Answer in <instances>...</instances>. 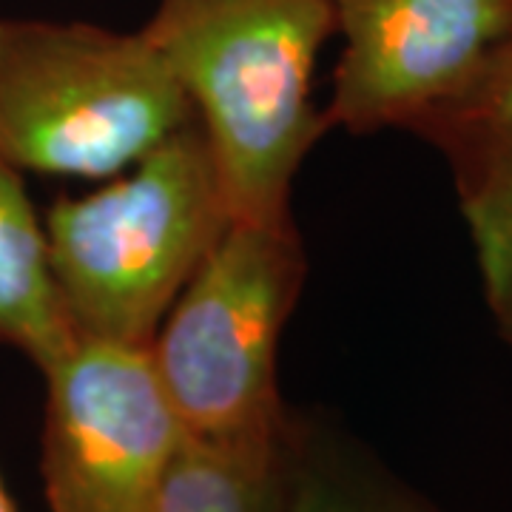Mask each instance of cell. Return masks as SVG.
Listing matches in <instances>:
<instances>
[{
    "mask_svg": "<svg viewBox=\"0 0 512 512\" xmlns=\"http://www.w3.org/2000/svg\"><path fill=\"white\" fill-rule=\"evenodd\" d=\"M140 32L214 148L234 220L291 217L293 180L330 128L313 72L333 0H157Z\"/></svg>",
    "mask_w": 512,
    "mask_h": 512,
    "instance_id": "cell-1",
    "label": "cell"
},
{
    "mask_svg": "<svg viewBox=\"0 0 512 512\" xmlns=\"http://www.w3.org/2000/svg\"><path fill=\"white\" fill-rule=\"evenodd\" d=\"M231 220L220 163L197 117L111 183L57 197L43 231L74 336L151 345Z\"/></svg>",
    "mask_w": 512,
    "mask_h": 512,
    "instance_id": "cell-2",
    "label": "cell"
},
{
    "mask_svg": "<svg viewBox=\"0 0 512 512\" xmlns=\"http://www.w3.org/2000/svg\"><path fill=\"white\" fill-rule=\"evenodd\" d=\"M191 117L140 29L0 18V157L20 174L109 180Z\"/></svg>",
    "mask_w": 512,
    "mask_h": 512,
    "instance_id": "cell-3",
    "label": "cell"
},
{
    "mask_svg": "<svg viewBox=\"0 0 512 512\" xmlns=\"http://www.w3.org/2000/svg\"><path fill=\"white\" fill-rule=\"evenodd\" d=\"M308 276L291 217L231 220L151 339L185 436L248 439L279 430V342Z\"/></svg>",
    "mask_w": 512,
    "mask_h": 512,
    "instance_id": "cell-4",
    "label": "cell"
},
{
    "mask_svg": "<svg viewBox=\"0 0 512 512\" xmlns=\"http://www.w3.org/2000/svg\"><path fill=\"white\" fill-rule=\"evenodd\" d=\"M40 373L49 510L154 512L185 430L151 345L74 336Z\"/></svg>",
    "mask_w": 512,
    "mask_h": 512,
    "instance_id": "cell-5",
    "label": "cell"
},
{
    "mask_svg": "<svg viewBox=\"0 0 512 512\" xmlns=\"http://www.w3.org/2000/svg\"><path fill=\"white\" fill-rule=\"evenodd\" d=\"M342 52L330 128H410L456 94L510 35L512 0H333Z\"/></svg>",
    "mask_w": 512,
    "mask_h": 512,
    "instance_id": "cell-6",
    "label": "cell"
},
{
    "mask_svg": "<svg viewBox=\"0 0 512 512\" xmlns=\"http://www.w3.org/2000/svg\"><path fill=\"white\" fill-rule=\"evenodd\" d=\"M274 512H444L325 416L291 410Z\"/></svg>",
    "mask_w": 512,
    "mask_h": 512,
    "instance_id": "cell-7",
    "label": "cell"
},
{
    "mask_svg": "<svg viewBox=\"0 0 512 512\" xmlns=\"http://www.w3.org/2000/svg\"><path fill=\"white\" fill-rule=\"evenodd\" d=\"M72 342L49 268L43 217L23 174L0 157V345L20 350L43 370Z\"/></svg>",
    "mask_w": 512,
    "mask_h": 512,
    "instance_id": "cell-8",
    "label": "cell"
},
{
    "mask_svg": "<svg viewBox=\"0 0 512 512\" xmlns=\"http://www.w3.org/2000/svg\"><path fill=\"white\" fill-rule=\"evenodd\" d=\"M288 419L274 433L248 439L183 436L154 512H274Z\"/></svg>",
    "mask_w": 512,
    "mask_h": 512,
    "instance_id": "cell-9",
    "label": "cell"
},
{
    "mask_svg": "<svg viewBox=\"0 0 512 512\" xmlns=\"http://www.w3.org/2000/svg\"><path fill=\"white\" fill-rule=\"evenodd\" d=\"M450 163L456 185L512 154V29L456 94L407 128Z\"/></svg>",
    "mask_w": 512,
    "mask_h": 512,
    "instance_id": "cell-10",
    "label": "cell"
},
{
    "mask_svg": "<svg viewBox=\"0 0 512 512\" xmlns=\"http://www.w3.org/2000/svg\"><path fill=\"white\" fill-rule=\"evenodd\" d=\"M476 262L495 316L512 311V154L458 185Z\"/></svg>",
    "mask_w": 512,
    "mask_h": 512,
    "instance_id": "cell-11",
    "label": "cell"
},
{
    "mask_svg": "<svg viewBox=\"0 0 512 512\" xmlns=\"http://www.w3.org/2000/svg\"><path fill=\"white\" fill-rule=\"evenodd\" d=\"M0 512H18L15 501H12V495H9L6 484H3V478H0Z\"/></svg>",
    "mask_w": 512,
    "mask_h": 512,
    "instance_id": "cell-12",
    "label": "cell"
},
{
    "mask_svg": "<svg viewBox=\"0 0 512 512\" xmlns=\"http://www.w3.org/2000/svg\"><path fill=\"white\" fill-rule=\"evenodd\" d=\"M495 319H498V328L504 333V339L512 345V311L504 313V316H495Z\"/></svg>",
    "mask_w": 512,
    "mask_h": 512,
    "instance_id": "cell-13",
    "label": "cell"
}]
</instances>
